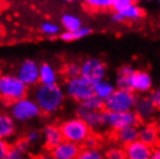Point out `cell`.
Masks as SVG:
<instances>
[{
	"mask_svg": "<svg viewBox=\"0 0 160 159\" xmlns=\"http://www.w3.org/2000/svg\"><path fill=\"white\" fill-rule=\"evenodd\" d=\"M34 101L42 114L51 115L63 107L65 101L64 90L59 85H38L34 91Z\"/></svg>",
	"mask_w": 160,
	"mask_h": 159,
	"instance_id": "6da1fadb",
	"label": "cell"
},
{
	"mask_svg": "<svg viewBox=\"0 0 160 159\" xmlns=\"http://www.w3.org/2000/svg\"><path fill=\"white\" fill-rule=\"evenodd\" d=\"M28 87L15 74H0V99L11 105L26 98Z\"/></svg>",
	"mask_w": 160,
	"mask_h": 159,
	"instance_id": "7a4b0ae2",
	"label": "cell"
},
{
	"mask_svg": "<svg viewBox=\"0 0 160 159\" xmlns=\"http://www.w3.org/2000/svg\"><path fill=\"white\" fill-rule=\"evenodd\" d=\"M59 129L64 141L78 144L80 146L82 145L85 139L92 134L91 129L87 127V124L78 117L64 121L59 126Z\"/></svg>",
	"mask_w": 160,
	"mask_h": 159,
	"instance_id": "3957f363",
	"label": "cell"
},
{
	"mask_svg": "<svg viewBox=\"0 0 160 159\" xmlns=\"http://www.w3.org/2000/svg\"><path fill=\"white\" fill-rule=\"evenodd\" d=\"M137 95L130 91L117 90L112 93V95L103 101V109L108 113H120V111L133 110Z\"/></svg>",
	"mask_w": 160,
	"mask_h": 159,
	"instance_id": "277c9868",
	"label": "cell"
},
{
	"mask_svg": "<svg viewBox=\"0 0 160 159\" xmlns=\"http://www.w3.org/2000/svg\"><path fill=\"white\" fill-rule=\"evenodd\" d=\"M40 108L36 102L30 98H22L15 102L11 104V114L15 122H28L30 120L37 119L41 115Z\"/></svg>",
	"mask_w": 160,
	"mask_h": 159,
	"instance_id": "5b68a950",
	"label": "cell"
},
{
	"mask_svg": "<svg viewBox=\"0 0 160 159\" xmlns=\"http://www.w3.org/2000/svg\"><path fill=\"white\" fill-rule=\"evenodd\" d=\"M64 93L79 104L93 95V84L80 76L68 79L65 83Z\"/></svg>",
	"mask_w": 160,
	"mask_h": 159,
	"instance_id": "8992f818",
	"label": "cell"
},
{
	"mask_svg": "<svg viewBox=\"0 0 160 159\" xmlns=\"http://www.w3.org/2000/svg\"><path fill=\"white\" fill-rule=\"evenodd\" d=\"M107 74L106 64L99 58H89L80 64V77L95 84L103 80Z\"/></svg>",
	"mask_w": 160,
	"mask_h": 159,
	"instance_id": "52a82bcc",
	"label": "cell"
},
{
	"mask_svg": "<svg viewBox=\"0 0 160 159\" xmlns=\"http://www.w3.org/2000/svg\"><path fill=\"white\" fill-rule=\"evenodd\" d=\"M140 121L138 120L135 111H120V113H108L107 111V119L106 126L110 128L112 131H117L120 129L131 126H139Z\"/></svg>",
	"mask_w": 160,
	"mask_h": 159,
	"instance_id": "ba28073f",
	"label": "cell"
},
{
	"mask_svg": "<svg viewBox=\"0 0 160 159\" xmlns=\"http://www.w3.org/2000/svg\"><path fill=\"white\" fill-rule=\"evenodd\" d=\"M76 115L78 119L82 120L85 123L87 124V127L91 129V131H98L99 129L107 127L106 126V119H107V111H91L86 110L80 105L76 109Z\"/></svg>",
	"mask_w": 160,
	"mask_h": 159,
	"instance_id": "9c48e42d",
	"label": "cell"
},
{
	"mask_svg": "<svg viewBox=\"0 0 160 159\" xmlns=\"http://www.w3.org/2000/svg\"><path fill=\"white\" fill-rule=\"evenodd\" d=\"M27 87L38 85V64L32 59H26L21 63L15 74Z\"/></svg>",
	"mask_w": 160,
	"mask_h": 159,
	"instance_id": "30bf717a",
	"label": "cell"
},
{
	"mask_svg": "<svg viewBox=\"0 0 160 159\" xmlns=\"http://www.w3.org/2000/svg\"><path fill=\"white\" fill-rule=\"evenodd\" d=\"M153 87L152 77L150 73L142 70H135L129 77V90L132 93L144 94L148 93Z\"/></svg>",
	"mask_w": 160,
	"mask_h": 159,
	"instance_id": "8fae6325",
	"label": "cell"
},
{
	"mask_svg": "<svg viewBox=\"0 0 160 159\" xmlns=\"http://www.w3.org/2000/svg\"><path fill=\"white\" fill-rule=\"evenodd\" d=\"M157 109L158 108H156L150 102L148 96H137L133 111L140 122H148V123L151 120H153L157 113Z\"/></svg>",
	"mask_w": 160,
	"mask_h": 159,
	"instance_id": "7c38bea8",
	"label": "cell"
},
{
	"mask_svg": "<svg viewBox=\"0 0 160 159\" xmlns=\"http://www.w3.org/2000/svg\"><path fill=\"white\" fill-rule=\"evenodd\" d=\"M138 141L151 147L158 146V143H159L158 127L153 123H146L138 127Z\"/></svg>",
	"mask_w": 160,
	"mask_h": 159,
	"instance_id": "4fadbf2b",
	"label": "cell"
},
{
	"mask_svg": "<svg viewBox=\"0 0 160 159\" xmlns=\"http://www.w3.org/2000/svg\"><path fill=\"white\" fill-rule=\"evenodd\" d=\"M80 149L81 146L78 144L63 141L55 149H52L50 153L53 157V159H76Z\"/></svg>",
	"mask_w": 160,
	"mask_h": 159,
	"instance_id": "5bb4252c",
	"label": "cell"
},
{
	"mask_svg": "<svg viewBox=\"0 0 160 159\" xmlns=\"http://www.w3.org/2000/svg\"><path fill=\"white\" fill-rule=\"evenodd\" d=\"M153 147L142 143L140 141H135L133 143L124 146V152L127 159H148Z\"/></svg>",
	"mask_w": 160,
	"mask_h": 159,
	"instance_id": "9a60e30c",
	"label": "cell"
},
{
	"mask_svg": "<svg viewBox=\"0 0 160 159\" xmlns=\"http://www.w3.org/2000/svg\"><path fill=\"white\" fill-rule=\"evenodd\" d=\"M42 136H43L44 139V145L48 149L49 151H51L52 149L60 144L64 139H63V136H62V132H60L59 126H56V124H48L43 128V132H42Z\"/></svg>",
	"mask_w": 160,
	"mask_h": 159,
	"instance_id": "2e32d148",
	"label": "cell"
},
{
	"mask_svg": "<svg viewBox=\"0 0 160 159\" xmlns=\"http://www.w3.org/2000/svg\"><path fill=\"white\" fill-rule=\"evenodd\" d=\"M138 127L139 126H131L114 131V138L117 143L122 145V147L127 146L138 139Z\"/></svg>",
	"mask_w": 160,
	"mask_h": 159,
	"instance_id": "e0dca14e",
	"label": "cell"
},
{
	"mask_svg": "<svg viewBox=\"0 0 160 159\" xmlns=\"http://www.w3.org/2000/svg\"><path fill=\"white\" fill-rule=\"evenodd\" d=\"M16 132V122L7 113H0V139L12 138Z\"/></svg>",
	"mask_w": 160,
	"mask_h": 159,
	"instance_id": "ac0fdd59",
	"label": "cell"
},
{
	"mask_svg": "<svg viewBox=\"0 0 160 159\" xmlns=\"http://www.w3.org/2000/svg\"><path fill=\"white\" fill-rule=\"evenodd\" d=\"M57 72L55 68L50 64L38 65V84L40 85H55L57 84Z\"/></svg>",
	"mask_w": 160,
	"mask_h": 159,
	"instance_id": "d6986e66",
	"label": "cell"
},
{
	"mask_svg": "<svg viewBox=\"0 0 160 159\" xmlns=\"http://www.w3.org/2000/svg\"><path fill=\"white\" fill-rule=\"evenodd\" d=\"M114 91H115V86L106 79L93 84V95H95L96 98L103 100V101L112 95Z\"/></svg>",
	"mask_w": 160,
	"mask_h": 159,
	"instance_id": "ffe728a7",
	"label": "cell"
},
{
	"mask_svg": "<svg viewBox=\"0 0 160 159\" xmlns=\"http://www.w3.org/2000/svg\"><path fill=\"white\" fill-rule=\"evenodd\" d=\"M62 24L66 32H76L81 28V20L73 14H64L62 16Z\"/></svg>",
	"mask_w": 160,
	"mask_h": 159,
	"instance_id": "44dd1931",
	"label": "cell"
},
{
	"mask_svg": "<svg viewBox=\"0 0 160 159\" xmlns=\"http://www.w3.org/2000/svg\"><path fill=\"white\" fill-rule=\"evenodd\" d=\"M91 29L87 27H81L76 32H64L60 34V38L65 42H71V41H77L80 38H84L87 35L91 34Z\"/></svg>",
	"mask_w": 160,
	"mask_h": 159,
	"instance_id": "7402d4cb",
	"label": "cell"
},
{
	"mask_svg": "<svg viewBox=\"0 0 160 159\" xmlns=\"http://www.w3.org/2000/svg\"><path fill=\"white\" fill-rule=\"evenodd\" d=\"M120 14L124 18V20L136 21L144 16V11H143V8L140 7L139 5L133 4L129 8H127L124 12L120 13Z\"/></svg>",
	"mask_w": 160,
	"mask_h": 159,
	"instance_id": "603a6c76",
	"label": "cell"
},
{
	"mask_svg": "<svg viewBox=\"0 0 160 159\" xmlns=\"http://www.w3.org/2000/svg\"><path fill=\"white\" fill-rule=\"evenodd\" d=\"M79 105L82 108H85L86 110L91 111H101L103 109V100L96 98L95 95H92L91 98L84 100L82 102H79Z\"/></svg>",
	"mask_w": 160,
	"mask_h": 159,
	"instance_id": "cb8c5ba5",
	"label": "cell"
},
{
	"mask_svg": "<svg viewBox=\"0 0 160 159\" xmlns=\"http://www.w3.org/2000/svg\"><path fill=\"white\" fill-rule=\"evenodd\" d=\"M76 159H103V152L99 147L88 149V147L81 146Z\"/></svg>",
	"mask_w": 160,
	"mask_h": 159,
	"instance_id": "d4e9b609",
	"label": "cell"
},
{
	"mask_svg": "<svg viewBox=\"0 0 160 159\" xmlns=\"http://www.w3.org/2000/svg\"><path fill=\"white\" fill-rule=\"evenodd\" d=\"M103 159H127L124 147L112 146L103 153Z\"/></svg>",
	"mask_w": 160,
	"mask_h": 159,
	"instance_id": "484cf974",
	"label": "cell"
},
{
	"mask_svg": "<svg viewBox=\"0 0 160 159\" xmlns=\"http://www.w3.org/2000/svg\"><path fill=\"white\" fill-rule=\"evenodd\" d=\"M63 72H64V76L68 78V79H72V78H76V77L80 76V64L78 63H68L66 64L63 69Z\"/></svg>",
	"mask_w": 160,
	"mask_h": 159,
	"instance_id": "4316f807",
	"label": "cell"
},
{
	"mask_svg": "<svg viewBox=\"0 0 160 159\" xmlns=\"http://www.w3.org/2000/svg\"><path fill=\"white\" fill-rule=\"evenodd\" d=\"M133 4H136L135 0H112V8L114 12L122 13Z\"/></svg>",
	"mask_w": 160,
	"mask_h": 159,
	"instance_id": "83f0119b",
	"label": "cell"
},
{
	"mask_svg": "<svg viewBox=\"0 0 160 159\" xmlns=\"http://www.w3.org/2000/svg\"><path fill=\"white\" fill-rule=\"evenodd\" d=\"M26 155H27L26 152L21 151L19 147H16L13 144V145H9L4 159H26Z\"/></svg>",
	"mask_w": 160,
	"mask_h": 159,
	"instance_id": "f1b7e54d",
	"label": "cell"
},
{
	"mask_svg": "<svg viewBox=\"0 0 160 159\" xmlns=\"http://www.w3.org/2000/svg\"><path fill=\"white\" fill-rule=\"evenodd\" d=\"M41 30L43 34L49 36H55L58 35L60 32L59 26L56 23H52V22H44V23L41 24Z\"/></svg>",
	"mask_w": 160,
	"mask_h": 159,
	"instance_id": "f546056e",
	"label": "cell"
},
{
	"mask_svg": "<svg viewBox=\"0 0 160 159\" xmlns=\"http://www.w3.org/2000/svg\"><path fill=\"white\" fill-rule=\"evenodd\" d=\"M82 147H88V149H95V147H99V138L98 136L94 135V134H91L87 138L85 139V142L81 145Z\"/></svg>",
	"mask_w": 160,
	"mask_h": 159,
	"instance_id": "4dcf8cb0",
	"label": "cell"
},
{
	"mask_svg": "<svg viewBox=\"0 0 160 159\" xmlns=\"http://www.w3.org/2000/svg\"><path fill=\"white\" fill-rule=\"evenodd\" d=\"M23 138L29 145H32V144H35L40 141L41 134L37 131V130H29V131L26 134V136H24Z\"/></svg>",
	"mask_w": 160,
	"mask_h": 159,
	"instance_id": "1f68e13d",
	"label": "cell"
},
{
	"mask_svg": "<svg viewBox=\"0 0 160 159\" xmlns=\"http://www.w3.org/2000/svg\"><path fill=\"white\" fill-rule=\"evenodd\" d=\"M87 4L93 8H109L112 7V0H88Z\"/></svg>",
	"mask_w": 160,
	"mask_h": 159,
	"instance_id": "d6a6232c",
	"label": "cell"
},
{
	"mask_svg": "<svg viewBox=\"0 0 160 159\" xmlns=\"http://www.w3.org/2000/svg\"><path fill=\"white\" fill-rule=\"evenodd\" d=\"M148 99L150 100V102L156 108H159L160 106V91L158 88L156 90H151L150 94L148 95Z\"/></svg>",
	"mask_w": 160,
	"mask_h": 159,
	"instance_id": "836d02e7",
	"label": "cell"
},
{
	"mask_svg": "<svg viewBox=\"0 0 160 159\" xmlns=\"http://www.w3.org/2000/svg\"><path fill=\"white\" fill-rule=\"evenodd\" d=\"M14 145H15L16 147H19L21 151H23V152H28L29 150V147H30V145H29L26 141H24V138H20V139H18L15 143H14Z\"/></svg>",
	"mask_w": 160,
	"mask_h": 159,
	"instance_id": "e575fe53",
	"label": "cell"
},
{
	"mask_svg": "<svg viewBox=\"0 0 160 159\" xmlns=\"http://www.w3.org/2000/svg\"><path fill=\"white\" fill-rule=\"evenodd\" d=\"M9 147V144H8L7 141H4V139H0V159H4L6 153H7V150Z\"/></svg>",
	"mask_w": 160,
	"mask_h": 159,
	"instance_id": "d590c367",
	"label": "cell"
},
{
	"mask_svg": "<svg viewBox=\"0 0 160 159\" xmlns=\"http://www.w3.org/2000/svg\"><path fill=\"white\" fill-rule=\"evenodd\" d=\"M112 22H118V23H122V22H124V18L122 15H121L120 13H116L114 12L112 15Z\"/></svg>",
	"mask_w": 160,
	"mask_h": 159,
	"instance_id": "8d00e7d4",
	"label": "cell"
},
{
	"mask_svg": "<svg viewBox=\"0 0 160 159\" xmlns=\"http://www.w3.org/2000/svg\"><path fill=\"white\" fill-rule=\"evenodd\" d=\"M148 159H160V149L159 146H156L152 149V152H151V156Z\"/></svg>",
	"mask_w": 160,
	"mask_h": 159,
	"instance_id": "74e56055",
	"label": "cell"
},
{
	"mask_svg": "<svg viewBox=\"0 0 160 159\" xmlns=\"http://www.w3.org/2000/svg\"><path fill=\"white\" fill-rule=\"evenodd\" d=\"M34 159H53V157L51 156L50 152H45V153H41L36 157V158Z\"/></svg>",
	"mask_w": 160,
	"mask_h": 159,
	"instance_id": "f35d334b",
	"label": "cell"
},
{
	"mask_svg": "<svg viewBox=\"0 0 160 159\" xmlns=\"http://www.w3.org/2000/svg\"><path fill=\"white\" fill-rule=\"evenodd\" d=\"M136 3H150V1H159V0H135Z\"/></svg>",
	"mask_w": 160,
	"mask_h": 159,
	"instance_id": "ab89813d",
	"label": "cell"
},
{
	"mask_svg": "<svg viewBox=\"0 0 160 159\" xmlns=\"http://www.w3.org/2000/svg\"><path fill=\"white\" fill-rule=\"evenodd\" d=\"M65 3H73V1H76V0H63Z\"/></svg>",
	"mask_w": 160,
	"mask_h": 159,
	"instance_id": "60d3db41",
	"label": "cell"
},
{
	"mask_svg": "<svg viewBox=\"0 0 160 159\" xmlns=\"http://www.w3.org/2000/svg\"><path fill=\"white\" fill-rule=\"evenodd\" d=\"M87 1H88V0H87Z\"/></svg>",
	"mask_w": 160,
	"mask_h": 159,
	"instance_id": "b9f144b4",
	"label": "cell"
}]
</instances>
